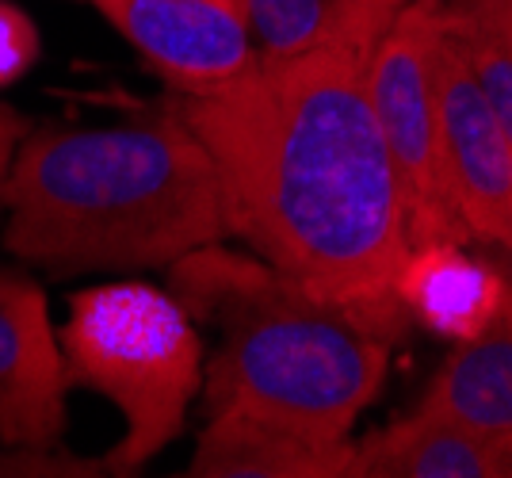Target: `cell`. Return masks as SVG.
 Segmentation results:
<instances>
[{
  "mask_svg": "<svg viewBox=\"0 0 512 478\" xmlns=\"http://www.w3.org/2000/svg\"><path fill=\"white\" fill-rule=\"evenodd\" d=\"M417 410L448 417L512 459V291L482 337L455 345Z\"/></svg>",
  "mask_w": 512,
  "mask_h": 478,
  "instance_id": "obj_11",
  "label": "cell"
},
{
  "mask_svg": "<svg viewBox=\"0 0 512 478\" xmlns=\"http://www.w3.org/2000/svg\"><path fill=\"white\" fill-rule=\"evenodd\" d=\"M512 291L509 261H490L467 249V241H425L409 245L394 295L409 322L444 337L451 345H467L497 322Z\"/></svg>",
  "mask_w": 512,
  "mask_h": 478,
  "instance_id": "obj_9",
  "label": "cell"
},
{
  "mask_svg": "<svg viewBox=\"0 0 512 478\" xmlns=\"http://www.w3.org/2000/svg\"><path fill=\"white\" fill-rule=\"evenodd\" d=\"M432 85L455 211L474 245L512 253V142L440 20L432 39Z\"/></svg>",
  "mask_w": 512,
  "mask_h": 478,
  "instance_id": "obj_6",
  "label": "cell"
},
{
  "mask_svg": "<svg viewBox=\"0 0 512 478\" xmlns=\"http://www.w3.org/2000/svg\"><path fill=\"white\" fill-rule=\"evenodd\" d=\"M379 35H344L176 108L207 146L226 230L383 341L406 333L394 276L406 215L367 92Z\"/></svg>",
  "mask_w": 512,
  "mask_h": 478,
  "instance_id": "obj_1",
  "label": "cell"
},
{
  "mask_svg": "<svg viewBox=\"0 0 512 478\" xmlns=\"http://www.w3.org/2000/svg\"><path fill=\"white\" fill-rule=\"evenodd\" d=\"M440 0H406L390 20L367 62V92L394 165L409 245L467 241L470 234L455 211L444 165L440 111L432 85V39Z\"/></svg>",
  "mask_w": 512,
  "mask_h": 478,
  "instance_id": "obj_5",
  "label": "cell"
},
{
  "mask_svg": "<svg viewBox=\"0 0 512 478\" xmlns=\"http://www.w3.org/2000/svg\"><path fill=\"white\" fill-rule=\"evenodd\" d=\"M0 475H46V478H96L107 475L104 459L65 456L62 448L35 444H0Z\"/></svg>",
  "mask_w": 512,
  "mask_h": 478,
  "instance_id": "obj_16",
  "label": "cell"
},
{
  "mask_svg": "<svg viewBox=\"0 0 512 478\" xmlns=\"http://www.w3.org/2000/svg\"><path fill=\"white\" fill-rule=\"evenodd\" d=\"M69 387L123 413V440L104 456L107 475H138L184 429L203 383V337L192 310L146 280H115L73 295L58 329Z\"/></svg>",
  "mask_w": 512,
  "mask_h": 478,
  "instance_id": "obj_4",
  "label": "cell"
},
{
  "mask_svg": "<svg viewBox=\"0 0 512 478\" xmlns=\"http://www.w3.org/2000/svg\"><path fill=\"white\" fill-rule=\"evenodd\" d=\"M352 436H314L253 413H211L192 456L195 478H348Z\"/></svg>",
  "mask_w": 512,
  "mask_h": 478,
  "instance_id": "obj_10",
  "label": "cell"
},
{
  "mask_svg": "<svg viewBox=\"0 0 512 478\" xmlns=\"http://www.w3.org/2000/svg\"><path fill=\"white\" fill-rule=\"evenodd\" d=\"M172 295L218 329L207 364L211 413L237 410L348 440L383 391L390 341L321 303L260 257L203 245L169 264Z\"/></svg>",
  "mask_w": 512,
  "mask_h": 478,
  "instance_id": "obj_3",
  "label": "cell"
},
{
  "mask_svg": "<svg viewBox=\"0 0 512 478\" xmlns=\"http://www.w3.org/2000/svg\"><path fill=\"white\" fill-rule=\"evenodd\" d=\"M406 0H241L260 62H291L344 35H383Z\"/></svg>",
  "mask_w": 512,
  "mask_h": 478,
  "instance_id": "obj_13",
  "label": "cell"
},
{
  "mask_svg": "<svg viewBox=\"0 0 512 478\" xmlns=\"http://www.w3.org/2000/svg\"><path fill=\"white\" fill-rule=\"evenodd\" d=\"M65 391L62 345L43 287L0 268V444L58 448Z\"/></svg>",
  "mask_w": 512,
  "mask_h": 478,
  "instance_id": "obj_8",
  "label": "cell"
},
{
  "mask_svg": "<svg viewBox=\"0 0 512 478\" xmlns=\"http://www.w3.org/2000/svg\"><path fill=\"white\" fill-rule=\"evenodd\" d=\"M230 4H237V8H241V0H230Z\"/></svg>",
  "mask_w": 512,
  "mask_h": 478,
  "instance_id": "obj_19",
  "label": "cell"
},
{
  "mask_svg": "<svg viewBox=\"0 0 512 478\" xmlns=\"http://www.w3.org/2000/svg\"><path fill=\"white\" fill-rule=\"evenodd\" d=\"M493 8H497V12H501V16H505V20L512 23V0H490Z\"/></svg>",
  "mask_w": 512,
  "mask_h": 478,
  "instance_id": "obj_18",
  "label": "cell"
},
{
  "mask_svg": "<svg viewBox=\"0 0 512 478\" xmlns=\"http://www.w3.org/2000/svg\"><path fill=\"white\" fill-rule=\"evenodd\" d=\"M39 54H43V35L35 20L12 0H0V88L16 85L23 73H31Z\"/></svg>",
  "mask_w": 512,
  "mask_h": 478,
  "instance_id": "obj_15",
  "label": "cell"
},
{
  "mask_svg": "<svg viewBox=\"0 0 512 478\" xmlns=\"http://www.w3.org/2000/svg\"><path fill=\"white\" fill-rule=\"evenodd\" d=\"M27 134H31L27 115H20L8 104H0V184H4V176L12 169V157H16V150H20V142Z\"/></svg>",
  "mask_w": 512,
  "mask_h": 478,
  "instance_id": "obj_17",
  "label": "cell"
},
{
  "mask_svg": "<svg viewBox=\"0 0 512 478\" xmlns=\"http://www.w3.org/2000/svg\"><path fill=\"white\" fill-rule=\"evenodd\" d=\"M0 207L4 249L54 276L169 268L230 234L211 153L176 104L119 127L31 131Z\"/></svg>",
  "mask_w": 512,
  "mask_h": 478,
  "instance_id": "obj_2",
  "label": "cell"
},
{
  "mask_svg": "<svg viewBox=\"0 0 512 478\" xmlns=\"http://www.w3.org/2000/svg\"><path fill=\"white\" fill-rule=\"evenodd\" d=\"M348 478H512V459L448 417L413 410L352 448Z\"/></svg>",
  "mask_w": 512,
  "mask_h": 478,
  "instance_id": "obj_12",
  "label": "cell"
},
{
  "mask_svg": "<svg viewBox=\"0 0 512 478\" xmlns=\"http://www.w3.org/2000/svg\"><path fill=\"white\" fill-rule=\"evenodd\" d=\"M440 23L512 142V23L490 0H440Z\"/></svg>",
  "mask_w": 512,
  "mask_h": 478,
  "instance_id": "obj_14",
  "label": "cell"
},
{
  "mask_svg": "<svg viewBox=\"0 0 512 478\" xmlns=\"http://www.w3.org/2000/svg\"><path fill=\"white\" fill-rule=\"evenodd\" d=\"M142 62L184 96L234 85L260 62L230 0H92Z\"/></svg>",
  "mask_w": 512,
  "mask_h": 478,
  "instance_id": "obj_7",
  "label": "cell"
}]
</instances>
